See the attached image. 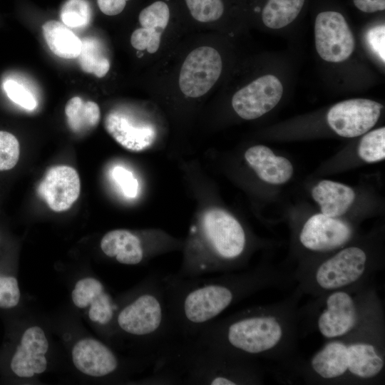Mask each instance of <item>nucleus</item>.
<instances>
[{"label":"nucleus","mask_w":385,"mask_h":385,"mask_svg":"<svg viewBox=\"0 0 385 385\" xmlns=\"http://www.w3.org/2000/svg\"><path fill=\"white\" fill-rule=\"evenodd\" d=\"M316 50L324 61H344L355 48L354 35L344 16L334 11L317 14L314 23Z\"/></svg>","instance_id":"nucleus-9"},{"label":"nucleus","mask_w":385,"mask_h":385,"mask_svg":"<svg viewBox=\"0 0 385 385\" xmlns=\"http://www.w3.org/2000/svg\"><path fill=\"white\" fill-rule=\"evenodd\" d=\"M42 31L48 46L55 55L66 59L78 56L81 40L64 24L48 21L43 24Z\"/></svg>","instance_id":"nucleus-22"},{"label":"nucleus","mask_w":385,"mask_h":385,"mask_svg":"<svg viewBox=\"0 0 385 385\" xmlns=\"http://www.w3.org/2000/svg\"><path fill=\"white\" fill-rule=\"evenodd\" d=\"M60 16L62 23L69 28H83L90 22L91 6L86 0H66L61 7Z\"/></svg>","instance_id":"nucleus-28"},{"label":"nucleus","mask_w":385,"mask_h":385,"mask_svg":"<svg viewBox=\"0 0 385 385\" xmlns=\"http://www.w3.org/2000/svg\"><path fill=\"white\" fill-rule=\"evenodd\" d=\"M292 372L307 384L374 385L384 382L385 328L327 340Z\"/></svg>","instance_id":"nucleus-4"},{"label":"nucleus","mask_w":385,"mask_h":385,"mask_svg":"<svg viewBox=\"0 0 385 385\" xmlns=\"http://www.w3.org/2000/svg\"><path fill=\"white\" fill-rule=\"evenodd\" d=\"M71 298L78 308H85L90 304V319L101 325L109 324L116 314L117 304L102 283L95 278L87 277L79 280L72 292Z\"/></svg>","instance_id":"nucleus-18"},{"label":"nucleus","mask_w":385,"mask_h":385,"mask_svg":"<svg viewBox=\"0 0 385 385\" xmlns=\"http://www.w3.org/2000/svg\"><path fill=\"white\" fill-rule=\"evenodd\" d=\"M81 183L76 170L67 165L50 168L38 186V193L54 212L69 209L77 200Z\"/></svg>","instance_id":"nucleus-15"},{"label":"nucleus","mask_w":385,"mask_h":385,"mask_svg":"<svg viewBox=\"0 0 385 385\" xmlns=\"http://www.w3.org/2000/svg\"><path fill=\"white\" fill-rule=\"evenodd\" d=\"M116 324L123 332L141 339L146 355L154 362L180 339L162 275L153 274L147 279L138 294L117 313Z\"/></svg>","instance_id":"nucleus-7"},{"label":"nucleus","mask_w":385,"mask_h":385,"mask_svg":"<svg viewBox=\"0 0 385 385\" xmlns=\"http://www.w3.org/2000/svg\"><path fill=\"white\" fill-rule=\"evenodd\" d=\"M130 0H97L99 9L107 16H116L120 14Z\"/></svg>","instance_id":"nucleus-35"},{"label":"nucleus","mask_w":385,"mask_h":385,"mask_svg":"<svg viewBox=\"0 0 385 385\" xmlns=\"http://www.w3.org/2000/svg\"><path fill=\"white\" fill-rule=\"evenodd\" d=\"M148 237H140L125 229L113 230L104 235L100 246L107 257L115 258L120 264L135 265L170 245L165 242L167 238L158 235L145 241Z\"/></svg>","instance_id":"nucleus-13"},{"label":"nucleus","mask_w":385,"mask_h":385,"mask_svg":"<svg viewBox=\"0 0 385 385\" xmlns=\"http://www.w3.org/2000/svg\"><path fill=\"white\" fill-rule=\"evenodd\" d=\"M359 157L367 163H375L385 158V128L381 127L366 133L359 148Z\"/></svg>","instance_id":"nucleus-27"},{"label":"nucleus","mask_w":385,"mask_h":385,"mask_svg":"<svg viewBox=\"0 0 385 385\" xmlns=\"http://www.w3.org/2000/svg\"><path fill=\"white\" fill-rule=\"evenodd\" d=\"M382 108L381 103L369 99L346 100L330 108L327 113V123L342 137H357L375 125Z\"/></svg>","instance_id":"nucleus-12"},{"label":"nucleus","mask_w":385,"mask_h":385,"mask_svg":"<svg viewBox=\"0 0 385 385\" xmlns=\"http://www.w3.org/2000/svg\"><path fill=\"white\" fill-rule=\"evenodd\" d=\"M173 319L180 339H192L224 311L266 289L286 288L291 273L269 265L216 277L182 278L162 275Z\"/></svg>","instance_id":"nucleus-2"},{"label":"nucleus","mask_w":385,"mask_h":385,"mask_svg":"<svg viewBox=\"0 0 385 385\" xmlns=\"http://www.w3.org/2000/svg\"><path fill=\"white\" fill-rule=\"evenodd\" d=\"M161 34L153 29L140 27L133 32L130 43L137 50L154 53L160 47Z\"/></svg>","instance_id":"nucleus-30"},{"label":"nucleus","mask_w":385,"mask_h":385,"mask_svg":"<svg viewBox=\"0 0 385 385\" xmlns=\"http://www.w3.org/2000/svg\"><path fill=\"white\" fill-rule=\"evenodd\" d=\"M303 295L296 287L279 302L212 321L194 339L237 356L274 361L279 368L292 371L299 359V304Z\"/></svg>","instance_id":"nucleus-1"},{"label":"nucleus","mask_w":385,"mask_h":385,"mask_svg":"<svg viewBox=\"0 0 385 385\" xmlns=\"http://www.w3.org/2000/svg\"><path fill=\"white\" fill-rule=\"evenodd\" d=\"M65 114L69 128L75 133H80L95 128L101 118L100 108L93 101H84L75 96L65 107Z\"/></svg>","instance_id":"nucleus-23"},{"label":"nucleus","mask_w":385,"mask_h":385,"mask_svg":"<svg viewBox=\"0 0 385 385\" xmlns=\"http://www.w3.org/2000/svg\"><path fill=\"white\" fill-rule=\"evenodd\" d=\"M245 158L257 176L270 184L285 183L293 174L292 163L287 158L276 155L265 145L249 148L245 153Z\"/></svg>","instance_id":"nucleus-20"},{"label":"nucleus","mask_w":385,"mask_h":385,"mask_svg":"<svg viewBox=\"0 0 385 385\" xmlns=\"http://www.w3.org/2000/svg\"><path fill=\"white\" fill-rule=\"evenodd\" d=\"M77 58L81 69L86 73L102 78L109 71V61L103 53L101 43L93 37L81 39V48Z\"/></svg>","instance_id":"nucleus-25"},{"label":"nucleus","mask_w":385,"mask_h":385,"mask_svg":"<svg viewBox=\"0 0 385 385\" xmlns=\"http://www.w3.org/2000/svg\"><path fill=\"white\" fill-rule=\"evenodd\" d=\"M20 154L19 143L11 133L0 130V170H8L17 163Z\"/></svg>","instance_id":"nucleus-29"},{"label":"nucleus","mask_w":385,"mask_h":385,"mask_svg":"<svg viewBox=\"0 0 385 385\" xmlns=\"http://www.w3.org/2000/svg\"><path fill=\"white\" fill-rule=\"evenodd\" d=\"M3 86L8 97L15 103L29 111L36 107L37 102L34 96L16 81L7 80Z\"/></svg>","instance_id":"nucleus-31"},{"label":"nucleus","mask_w":385,"mask_h":385,"mask_svg":"<svg viewBox=\"0 0 385 385\" xmlns=\"http://www.w3.org/2000/svg\"><path fill=\"white\" fill-rule=\"evenodd\" d=\"M48 348L47 339L40 327L27 329L11 361L14 373L20 377H31L43 372L47 366L45 354Z\"/></svg>","instance_id":"nucleus-17"},{"label":"nucleus","mask_w":385,"mask_h":385,"mask_svg":"<svg viewBox=\"0 0 385 385\" xmlns=\"http://www.w3.org/2000/svg\"><path fill=\"white\" fill-rule=\"evenodd\" d=\"M312 196L319 205L322 213L333 217L345 214L355 199L350 187L327 180L319 182L312 188Z\"/></svg>","instance_id":"nucleus-21"},{"label":"nucleus","mask_w":385,"mask_h":385,"mask_svg":"<svg viewBox=\"0 0 385 385\" xmlns=\"http://www.w3.org/2000/svg\"><path fill=\"white\" fill-rule=\"evenodd\" d=\"M248 240L242 224L219 208L204 212L192 230L178 277L232 272L244 265Z\"/></svg>","instance_id":"nucleus-6"},{"label":"nucleus","mask_w":385,"mask_h":385,"mask_svg":"<svg viewBox=\"0 0 385 385\" xmlns=\"http://www.w3.org/2000/svg\"><path fill=\"white\" fill-rule=\"evenodd\" d=\"M168 0H155L139 13L138 21L143 28L155 29L161 33L170 19V7Z\"/></svg>","instance_id":"nucleus-26"},{"label":"nucleus","mask_w":385,"mask_h":385,"mask_svg":"<svg viewBox=\"0 0 385 385\" xmlns=\"http://www.w3.org/2000/svg\"><path fill=\"white\" fill-rule=\"evenodd\" d=\"M299 334L317 332L326 340L385 328L384 309L374 277L331 291L299 307Z\"/></svg>","instance_id":"nucleus-5"},{"label":"nucleus","mask_w":385,"mask_h":385,"mask_svg":"<svg viewBox=\"0 0 385 385\" xmlns=\"http://www.w3.org/2000/svg\"><path fill=\"white\" fill-rule=\"evenodd\" d=\"M104 126L119 145L133 152L150 148L156 138L155 128L151 123L135 118L122 111L108 113Z\"/></svg>","instance_id":"nucleus-16"},{"label":"nucleus","mask_w":385,"mask_h":385,"mask_svg":"<svg viewBox=\"0 0 385 385\" xmlns=\"http://www.w3.org/2000/svg\"><path fill=\"white\" fill-rule=\"evenodd\" d=\"M305 0H267L262 11L263 24L272 29L290 24L297 17Z\"/></svg>","instance_id":"nucleus-24"},{"label":"nucleus","mask_w":385,"mask_h":385,"mask_svg":"<svg viewBox=\"0 0 385 385\" xmlns=\"http://www.w3.org/2000/svg\"><path fill=\"white\" fill-rule=\"evenodd\" d=\"M20 299L18 282L15 277L0 276V307L11 308Z\"/></svg>","instance_id":"nucleus-32"},{"label":"nucleus","mask_w":385,"mask_h":385,"mask_svg":"<svg viewBox=\"0 0 385 385\" xmlns=\"http://www.w3.org/2000/svg\"><path fill=\"white\" fill-rule=\"evenodd\" d=\"M72 359L79 371L95 377L111 374L119 366L115 354L94 339H83L78 342L73 348Z\"/></svg>","instance_id":"nucleus-19"},{"label":"nucleus","mask_w":385,"mask_h":385,"mask_svg":"<svg viewBox=\"0 0 385 385\" xmlns=\"http://www.w3.org/2000/svg\"><path fill=\"white\" fill-rule=\"evenodd\" d=\"M222 68V58L215 48L200 46L194 49L187 56L180 69V91L190 98L205 95L220 78Z\"/></svg>","instance_id":"nucleus-10"},{"label":"nucleus","mask_w":385,"mask_h":385,"mask_svg":"<svg viewBox=\"0 0 385 385\" xmlns=\"http://www.w3.org/2000/svg\"><path fill=\"white\" fill-rule=\"evenodd\" d=\"M354 6L364 13H375L385 9V0H353Z\"/></svg>","instance_id":"nucleus-36"},{"label":"nucleus","mask_w":385,"mask_h":385,"mask_svg":"<svg viewBox=\"0 0 385 385\" xmlns=\"http://www.w3.org/2000/svg\"><path fill=\"white\" fill-rule=\"evenodd\" d=\"M283 91L281 81L275 76L265 75L237 91L232 96V106L243 119L258 118L277 106Z\"/></svg>","instance_id":"nucleus-14"},{"label":"nucleus","mask_w":385,"mask_h":385,"mask_svg":"<svg viewBox=\"0 0 385 385\" xmlns=\"http://www.w3.org/2000/svg\"><path fill=\"white\" fill-rule=\"evenodd\" d=\"M349 244L323 258L301 264L291 272L303 294L316 297L348 287L374 277L382 269L365 247Z\"/></svg>","instance_id":"nucleus-8"},{"label":"nucleus","mask_w":385,"mask_h":385,"mask_svg":"<svg viewBox=\"0 0 385 385\" xmlns=\"http://www.w3.org/2000/svg\"><path fill=\"white\" fill-rule=\"evenodd\" d=\"M366 43L371 52L384 63L385 62V27L384 25L374 26L366 34Z\"/></svg>","instance_id":"nucleus-34"},{"label":"nucleus","mask_w":385,"mask_h":385,"mask_svg":"<svg viewBox=\"0 0 385 385\" xmlns=\"http://www.w3.org/2000/svg\"><path fill=\"white\" fill-rule=\"evenodd\" d=\"M354 234L353 227L349 222L318 213L304 223L298 240L304 250L324 255L349 243Z\"/></svg>","instance_id":"nucleus-11"},{"label":"nucleus","mask_w":385,"mask_h":385,"mask_svg":"<svg viewBox=\"0 0 385 385\" xmlns=\"http://www.w3.org/2000/svg\"><path fill=\"white\" fill-rule=\"evenodd\" d=\"M260 361L237 356L197 339H179L151 367V384L259 385Z\"/></svg>","instance_id":"nucleus-3"},{"label":"nucleus","mask_w":385,"mask_h":385,"mask_svg":"<svg viewBox=\"0 0 385 385\" xmlns=\"http://www.w3.org/2000/svg\"><path fill=\"white\" fill-rule=\"evenodd\" d=\"M112 178L127 197L134 198L138 191V183L133 173L122 166H115L111 172Z\"/></svg>","instance_id":"nucleus-33"}]
</instances>
